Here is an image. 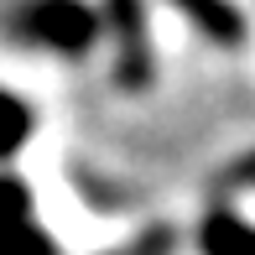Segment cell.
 <instances>
[{
    "label": "cell",
    "mask_w": 255,
    "mask_h": 255,
    "mask_svg": "<svg viewBox=\"0 0 255 255\" xmlns=\"http://www.w3.org/2000/svg\"><path fill=\"white\" fill-rule=\"evenodd\" d=\"M203 250L208 255H255V229H245L229 214H214L203 224Z\"/></svg>",
    "instance_id": "obj_3"
},
{
    "label": "cell",
    "mask_w": 255,
    "mask_h": 255,
    "mask_svg": "<svg viewBox=\"0 0 255 255\" xmlns=\"http://www.w3.org/2000/svg\"><path fill=\"white\" fill-rule=\"evenodd\" d=\"M21 26H26V37H42V42L68 47V52L94 42V16L84 5H73V0H42V5H31L21 16Z\"/></svg>",
    "instance_id": "obj_1"
},
{
    "label": "cell",
    "mask_w": 255,
    "mask_h": 255,
    "mask_svg": "<svg viewBox=\"0 0 255 255\" xmlns=\"http://www.w3.org/2000/svg\"><path fill=\"white\" fill-rule=\"evenodd\" d=\"M0 255H52L47 240L26 229V203H21L16 182L0 188Z\"/></svg>",
    "instance_id": "obj_2"
},
{
    "label": "cell",
    "mask_w": 255,
    "mask_h": 255,
    "mask_svg": "<svg viewBox=\"0 0 255 255\" xmlns=\"http://www.w3.org/2000/svg\"><path fill=\"white\" fill-rule=\"evenodd\" d=\"M182 5L193 10V16L203 21L208 31H214L219 42H235V31H240V21H235V10H224L219 0H182Z\"/></svg>",
    "instance_id": "obj_4"
},
{
    "label": "cell",
    "mask_w": 255,
    "mask_h": 255,
    "mask_svg": "<svg viewBox=\"0 0 255 255\" xmlns=\"http://www.w3.org/2000/svg\"><path fill=\"white\" fill-rule=\"evenodd\" d=\"M21 135H26V110H21L16 99H5V94H0V156H5L10 146L21 141Z\"/></svg>",
    "instance_id": "obj_5"
}]
</instances>
